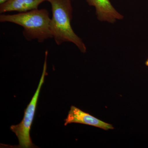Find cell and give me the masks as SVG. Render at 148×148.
Segmentation results:
<instances>
[{"instance_id": "6da1fadb", "label": "cell", "mask_w": 148, "mask_h": 148, "mask_svg": "<svg viewBox=\"0 0 148 148\" xmlns=\"http://www.w3.org/2000/svg\"><path fill=\"white\" fill-rule=\"evenodd\" d=\"M47 1L51 6L52 17L50 21L51 32L56 44L60 45L64 42H73L82 52L86 53V47L82 40L74 32L71 27V0Z\"/></svg>"}, {"instance_id": "7a4b0ae2", "label": "cell", "mask_w": 148, "mask_h": 148, "mask_svg": "<svg viewBox=\"0 0 148 148\" xmlns=\"http://www.w3.org/2000/svg\"><path fill=\"white\" fill-rule=\"evenodd\" d=\"M51 19L48 11L44 9L12 15H0L1 22H10L23 27V35L27 40L36 39L39 42L53 38L51 32Z\"/></svg>"}, {"instance_id": "3957f363", "label": "cell", "mask_w": 148, "mask_h": 148, "mask_svg": "<svg viewBox=\"0 0 148 148\" xmlns=\"http://www.w3.org/2000/svg\"><path fill=\"white\" fill-rule=\"evenodd\" d=\"M47 55L48 51H46L45 61L39 83L32 100L24 111L23 119L19 124L12 125L10 126L11 130L15 133L18 138L19 142L18 148L35 147L34 145L32 143V139L30 137V131L34 117L40 91L44 82L46 75H47L46 70Z\"/></svg>"}, {"instance_id": "277c9868", "label": "cell", "mask_w": 148, "mask_h": 148, "mask_svg": "<svg viewBox=\"0 0 148 148\" xmlns=\"http://www.w3.org/2000/svg\"><path fill=\"white\" fill-rule=\"evenodd\" d=\"M72 123L90 125L105 130L114 129L112 125L98 119L74 106L71 107L67 118L65 119L64 125Z\"/></svg>"}, {"instance_id": "5b68a950", "label": "cell", "mask_w": 148, "mask_h": 148, "mask_svg": "<svg viewBox=\"0 0 148 148\" xmlns=\"http://www.w3.org/2000/svg\"><path fill=\"white\" fill-rule=\"evenodd\" d=\"M90 6L95 7L97 18L99 21L114 23L123 16L115 9L110 0H86Z\"/></svg>"}, {"instance_id": "8992f818", "label": "cell", "mask_w": 148, "mask_h": 148, "mask_svg": "<svg viewBox=\"0 0 148 148\" xmlns=\"http://www.w3.org/2000/svg\"><path fill=\"white\" fill-rule=\"evenodd\" d=\"M47 0H7L0 5V13L17 11L27 12L38 9L41 3Z\"/></svg>"}, {"instance_id": "52a82bcc", "label": "cell", "mask_w": 148, "mask_h": 148, "mask_svg": "<svg viewBox=\"0 0 148 148\" xmlns=\"http://www.w3.org/2000/svg\"><path fill=\"white\" fill-rule=\"evenodd\" d=\"M7 0H0V4H2L3 3L5 2Z\"/></svg>"}, {"instance_id": "ba28073f", "label": "cell", "mask_w": 148, "mask_h": 148, "mask_svg": "<svg viewBox=\"0 0 148 148\" xmlns=\"http://www.w3.org/2000/svg\"><path fill=\"white\" fill-rule=\"evenodd\" d=\"M145 65L146 66H147L148 67V58L146 61H145Z\"/></svg>"}, {"instance_id": "9c48e42d", "label": "cell", "mask_w": 148, "mask_h": 148, "mask_svg": "<svg viewBox=\"0 0 148 148\" xmlns=\"http://www.w3.org/2000/svg\"><path fill=\"white\" fill-rule=\"evenodd\" d=\"M71 1H73V0H71Z\"/></svg>"}]
</instances>
